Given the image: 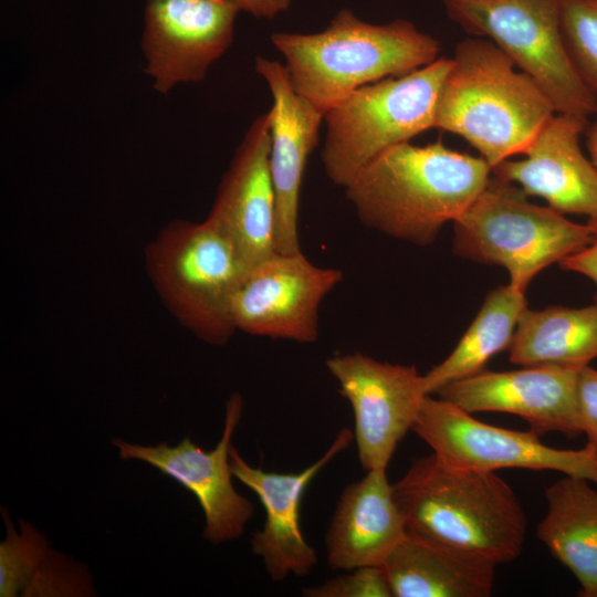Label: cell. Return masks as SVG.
Segmentation results:
<instances>
[{
	"label": "cell",
	"instance_id": "1",
	"mask_svg": "<svg viewBox=\"0 0 597 597\" xmlns=\"http://www.w3.org/2000/svg\"><path fill=\"white\" fill-rule=\"evenodd\" d=\"M490 165L438 140L392 146L367 164L345 187L367 227L418 245L433 242L444 223L458 219L486 186Z\"/></svg>",
	"mask_w": 597,
	"mask_h": 597
},
{
	"label": "cell",
	"instance_id": "2",
	"mask_svg": "<svg viewBox=\"0 0 597 597\" xmlns=\"http://www.w3.org/2000/svg\"><path fill=\"white\" fill-rule=\"evenodd\" d=\"M408 533L458 546L499 564L522 552L527 520L496 472L448 465L433 453L416 459L392 484Z\"/></svg>",
	"mask_w": 597,
	"mask_h": 597
},
{
	"label": "cell",
	"instance_id": "3",
	"mask_svg": "<svg viewBox=\"0 0 597 597\" xmlns=\"http://www.w3.org/2000/svg\"><path fill=\"white\" fill-rule=\"evenodd\" d=\"M440 87L434 128L461 136L491 167L522 154L556 113L551 100L492 41L459 42Z\"/></svg>",
	"mask_w": 597,
	"mask_h": 597
},
{
	"label": "cell",
	"instance_id": "4",
	"mask_svg": "<svg viewBox=\"0 0 597 597\" xmlns=\"http://www.w3.org/2000/svg\"><path fill=\"white\" fill-rule=\"evenodd\" d=\"M294 90L325 114L367 84L407 74L437 60L440 44L404 19L373 24L349 9L316 33L275 32Z\"/></svg>",
	"mask_w": 597,
	"mask_h": 597
},
{
	"label": "cell",
	"instance_id": "5",
	"mask_svg": "<svg viewBox=\"0 0 597 597\" xmlns=\"http://www.w3.org/2000/svg\"><path fill=\"white\" fill-rule=\"evenodd\" d=\"M159 298L201 341L224 345L234 334L232 302L248 273L232 244L207 219L175 220L145 247Z\"/></svg>",
	"mask_w": 597,
	"mask_h": 597
},
{
	"label": "cell",
	"instance_id": "6",
	"mask_svg": "<svg viewBox=\"0 0 597 597\" xmlns=\"http://www.w3.org/2000/svg\"><path fill=\"white\" fill-rule=\"evenodd\" d=\"M451 62L441 56L367 84L326 111L321 159L328 179L345 188L378 155L434 128L436 103Z\"/></svg>",
	"mask_w": 597,
	"mask_h": 597
},
{
	"label": "cell",
	"instance_id": "7",
	"mask_svg": "<svg viewBox=\"0 0 597 597\" xmlns=\"http://www.w3.org/2000/svg\"><path fill=\"white\" fill-rule=\"evenodd\" d=\"M453 224L458 255L503 266L510 284L523 292L543 269L594 239L588 222H574L549 207L534 205L516 185L495 177Z\"/></svg>",
	"mask_w": 597,
	"mask_h": 597
},
{
	"label": "cell",
	"instance_id": "8",
	"mask_svg": "<svg viewBox=\"0 0 597 597\" xmlns=\"http://www.w3.org/2000/svg\"><path fill=\"white\" fill-rule=\"evenodd\" d=\"M447 15L473 36L485 38L530 75L556 113L589 119L597 98L567 52L559 0H442Z\"/></svg>",
	"mask_w": 597,
	"mask_h": 597
},
{
	"label": "cell",
	"instance_id": "9",
	"mask_svg": "<svg viewBox=\"0 0 597 597\" xmlns=\"http://www.w3.org/2000/svg\"><path fill=\"white\" fill-rule=\"evenodd\" d=\"M443 463L469 470H551L597 485V447L557 449L534 431L482 422L442 398L425 397L412 429Z\"/></svg>",
	"mask_w": 597,
	"mask_h": 597
},
{
	"label": "cell",
	"instance_id": "10",
	"mask_svg": "<svg viewBox=\"0 0 597 597\" xmlns=\"http://www.w3.org/2000/svg\"><path fill=\"white\" fill-rule=\"evenodd\" d=\"M326 367L353 408L363 469L387 470L428 396L422 375L415 366L379 362L358 352L331 357Z\"/></svg>",
	"mask_w": 597,
	"mask_h": 597
},
{
	"label": "cell",
	"instance_id": "11",
	"mask_svg": "<svg viewBox=\"0 0 597 597\" xmlns=\"http://www.w3.org/2000/svg\"><path fill=\"white\" fill-rule=\"evenodd\" d=\"M343 272L313 264L302 251L274 252L244 275L232 302L237 331L302 344L318 337V310Z\"/></svg>",
	"mask_w": 597,
	"mask_h": 597
},
{
	"label": "cell",
	"instance_id": "12",
	"mask_svg": "<svg viewBox=\"0 0 597 597\" xmlns=\"http://www.w3.org/2000/svg\"><path fill=\"white\" fill-rule=\"evenodd\" d=\"M240 11L234 0H146L142 48L154 88L200 82L232 43Z\"/></svg>",
	"mask_w": 597,
	"mask_h": 597
},
{
	"label": "cell",
	"instance_id": "13",
	"mask_svg": "<svg viewBox=\"0 0 597 597\" xmlns=\"http://www.w3.org/2000/svg\"><path fill=\"white\" fill-rule=\"evenodd\" d=\"M243 399L231 395L226 405L222 436L214 449L205 451L185 438L176 447H146L114 439L122 460L147 462L179 482L198 500L206 519L203 537L214 544L238 538L254 514L253 504L233 488L230 467L231 438L242 416Z\"/></svg>",
	"mask_w": 597,
	"mask_h": 597
},
{
	"label": "cell",
	"instance_id": "14",
	"mask_svg": "<svg viewBox=\"0 0 597 597\" xmlns=\"http://www.w3.org/2000/svg\"><path fill=\"white\" fill-rule=\"evenodd\" d=\"M580 368L536 365L507 371L482 370L437 395L469 413L495 411L524 419L537 434L582 433L577 381Z\"/></svg>",
	"mask_w": 597,
	"mask_h": 597
},
{
	"label": "cell",
	"instance_id": "15",
	"mask_svg": "<svg viewBox=\"0 0 597 597\" xmlns=\"http://www.w3.org/2000/svg\"><path fill=\"white\" fill-rule=\"evenodd\" d=\"M270 116L255 118L238 146L206 218L251 270L275 251V196L270 174Z\"/></svg>",
	"mask_w": 597,
	"mask_h": 597
},
{
	"label": "cell",
	"instance_id": "16",
	"mask_svg": "<svg viewBox=\"0 0 597 597\" xmlns=\"http://www.w3.org/2000/svg\"><path fill=\"white\" fill-rule=\"evenodd\" d=\"M354 439V433L342 429L324 454L311 465L295 473L268 472L253 468L230 448L233 476L251 489L265 511V522L251 537L252 552L260 556L270 578L281 582L291 575L305 576L317 563L316 551L302 534L300 507L305 490L317 473Z\"/></svg>",
	"mask_w": 597,
	"mask_h": 597
},
{
	"label": "cell",
	"instance_id": "17",
	"mask_svg": "<svg viewBox=\"0 0 597 597\" xmlns=\"http://www.w3.org/2000/svg\"><path fill=\"white\" fill-rule=\"evenodd\" d=\"M256 73L271 96L269 166L275 196V251H301L298 239L300 191L307 159L318 144L324 113L298 94L284 65L258 56Z\"/></svg>",
	"mask_w": 597,
	"mask_h": 597
},
{
	"label": "cell",
	"instance_id": "18",
	"mask_svg": "<svg viewBox=\"0 0 597 597\" xmlns=\"http://www.w3.org/2000/svg\"><path fill=\"white\" fill-rule=\"evenodd\" d=\"M587 118L555 113L541 128L519 160L506 159L492 168L495 178L526 196L545 199L563 214L597 218V170L580 147Z\"/></svg>",
	"mask_w": 597,
	"mask_h": 597
},
{
	"label": "cell",
	"instance_id": "19",
	"mask_svg": "<svg viewBox=\"0 0 597 597\" xmlns=\"http://www.w3.org/2000/svg\"><path fill=\"white\" fill-rule=\"evenodd\" d=\"M406 534L387 470L367 471L341 494L325 535L328 566H380Z\"/></svg>",
	"mask_w": 597,
	"mask_h": 597
},
{
	"label": "cell",
	"instance_id": "20",
	"mask_svg": "<svg viewBox=\"0 0 597 597\" xmlns=\"http://www.w3.org/2000/svg\"><path fill=\"white\" fill-rule=\"evenodd\" d=\"M381 566L392 597H489L498 564L407 532Z\"/></svg>",
	"mask_w": 597,
	"mask_h": 597
},
{
	"label": "cell",
	"instance_id": "21",
	"mask_svg": "<svg viewBox=\"0 0 597 597\" xmlns=\"http://www.w3.org/2000/svg\"><path fill=\"white\" fill-rule=\"evenodd\" d=\"M565 475L545 490L546 513L536 536L574 575L579 596L597 597V489Z\"/></svg>",
	"mask_w": 597,
	"mask_h": 597
},
{
	"label": "cell",
	"instance_id": "22",
	"mask_svg": "<svg viewBox=\"0 0 597 597\" xmlns=\"http://www.w3.org/2000/svg\"><path fill=\"white\" fill-rule=\"evenodd\" d=\"M597 358V305L548 306L523 312L509 347L520 366L582 368Z\"/></svg>",
	"mask_w": 597,
	"mask_h": 597
},
{
	"label": "cell",
	"instance_id": "23",
	"mask_svg": "<svg viewBox=\"0 0 597 597\" xmlns=\"http://www.w3.org/2000/svg\"><path fill=\"white\" fill-rule=\"evenodd\" d=\"M523 291L510 283L492 290L454 349L422 375L427 395L484 370L488 362L510 347L526 308Z\"/></svg>",
	"mask_w": 597,
	"mask_h": 597
},
{
	"label": "cell",
	"instance_id": "24",
	"mask_svg": "<svg viewBox=\"0 0 597 597\" xmlns=\"http://www.w3.org/2000/svg\"><path fill=\"white\" fill-rule=\"evenodd\" d=\"M559 10L567 52L597 98V0H559Z\"/></svg>",
	"mask_w": 597,
	"mask_h": 597
},
{
	"label": "cell",
	"instance_id": "25",
	"mask_svg": "<svg viewBox=\"0 0 597 597\" xmlns=\"http://www.w3.org/2000/svg\"><path fill=\"white\" fill-rule=\"evenodd\" d=\"M0 545V596H17L32 579V574L50 552L44 537L32 526L20 522L18 534L9 528Z\"/></svg>",
	"mask_w": 597,
	"mask_h": 597
},
{
	"label": "cell",
	"instance_id": "26",
	"mask_svg": "<svg viewBox=\"0 0 597 597\" xmlns=\"http://www.w3.org/2000/svg\"><path fill=\"white\" fill-rule=\"evenodd\" d=\"M303 589L306 597H392L383 566H363Z\"/></svg>",
	"mask_w": 597,
	"mask_h": 597
},
{
	"label": "cell",
	"instance_id": "27",
	"mask_svg": "<svg viewBox=\"0 0 597 597\" xmlns=\"http://www.w3.org/2000/svg\"><path fill=\"white\" fill-rule=\"evenodd\" d=\"M577 401L582 433L587 443L597 447V370L589 365L579 370Z\"/></svg>",
	"mask_w": 597,
	"mask_h": 597
},
{
	"label": "cell",
	"instance_id": "28",
	"mask_svg": "<svg viewBox=\"0 0 597 597\" xmlns=\"http://www.w3.org/2000/svg\"><path fill=\"white\" fill-rule=\"evenodd\" d=\"M594 229V239L584 249L564 259L562 268L587 276L596 286L595 304L597 305V218L588 220Z\"/></svg>",
	"mask_w": 597,
	"mask_h": 597
},
{
	"label": "cell",
	"instance_id": "29",
	"mask_svg": "<svg viewBox=\"0 0 597 597\" xmlns=\"http://www.w3.org/2000/svg\"><path fill=\"white\" fill-rule=\"evenodd\" d=\"M241 10L255 18L273 19L284 12L294 0H234Z\"/></svg>",
	"mask_w": 597,
	"mask_h": 597
},
{
	"label": "cell",
	"instance_id": "30",
	"mask_svg": "<svg viewBox=\"0 0 597 597\" xmlns=\"http://www.w3.org/2000/svg\"><path fill=\"white\" fill-rule=\"evenodd\" d=\"M587 150L589 158L597 170V117L587 126Z\"/></svg>",
	"mask_w": 597,
	"mask_h": 597
}]
</instances>
